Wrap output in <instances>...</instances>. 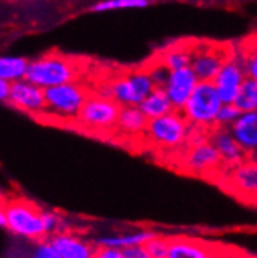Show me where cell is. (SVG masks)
I'll return each instance as SVG.
<instances>
[{"label":"cell","mask_w":257,"mask_h":258,"mask_svg":"<svg viewBox=\"0 0 257 258\" xmlns=\"http://www.w3.org/2000/svg\"><path fill=\"white\" fill-rule=\"evenodd\" d=\"M42 221H44V227H45V233L48 235H55L58 232H64L63 224L64 219L52 210H42Z\"/></svg>","instance_id":"obj_30"},{"label":"cell","mask_w":257,"mask_h":258,"mask_svg":"<svg viewBox=\"0 0 257 258\" xmlns=\"http://www.w3.org/2000/svg\"><path fill=\"white\" fill-rule=\"evenodd\" d=\"M192 134V126L181 110L153 118L148 121L143 139L162 151H179L187 146Z\"/></svg>","instance_id":"obj_5"},{"label":"cell","mask_w":257,"mask_h":258,"mask_svg":"<svg viewBox=\"0 0 257 258\" xmlns=\"http://www.w3.org/2000/svg\"><path fill=\"white\" fill-rule=\"evenodd\" d=\"M151 0H98L92 7L90 11L94 13H108L114 10H139L146 8Z\"/></svg>","instance_id":"obj_24"},{"label":"cell","mask_w":257,"mask_h":258,"mask_svg":"<svg viewBox=\"0 0 257 258\" xmlns=\"http://www.w3.org/2000/svg\"><path fill=\"white\" fill-rule=\"evenodd\" d=\"M158 59L167 67L170 72L173 70H179L184 67H190V61H192V44H176L172 45L169 48H165Z\"/></svg>","instance_id":"obj_22"},{"label":"cell","mask_w":257,"mask_h":258,"mask_svg":"<svg viewBox=\"0 0 257 258\" xmlns=\"http://www.w3.org/2000/svg\"><path fill=\"white\" fill-rule=\"evenodd\" d=\"M229 131L242 146L245 153H257V110L254 112H242Z\"/></svg>","instance_id":"obj_17"},{"label":"cell","mask_w":257,"mask_h":258,"mask_svg":"<svg viewBox=\"0 0 257 258\" xmlns=\"http://www.w3.org/2000/svg\"><path fill=\"white\" fill-rule=\"evenodd\" d=\"M148 121L150 120L145 117L139 106H123L120 109L116 133L128 139L143 137Z\"/></svg>","instance_id":"obj_19"},{"label":"cell","mask_w":257,"mask_h":258,"mask_svg":"<svg viewBox=\"0 0 257 258\" xmlns=\"http://www.w3.org/2000/svg\"><path fill=\"white\" fill-rule=\"evenodd\" d=\"M27 258H63V256L52 246L48 239H42V241H38L33 246Z\"/></svg>","instance_id":"obj_29"},{"label":"cell","mask_w":257,"mask_h":258,"mask_svg":"<svg viewBox=\"0 0 257 258\" xmlns=\"http://www.w3.org/2000/svg\"><path fill=\"white\" fill-rule=\"evenodd\" d=\"M209 140L215 146V150L218 151L220 157L223 160V165L228 170L237 167V165H240L245 160L246 153L238 145V142L229 131V127L215 126L209 134Z\"/></svg>","instance_id":"obj_16"},{"label":"cell","mask_w":257,"mask_h":258,"mask_svg":"<svg viewBox=\"0 0 257 258\" xmlns=\"http://www.w3.org/2000/svg\"><path fill=\"white\" fill-rule=\"evenodd\" d=\"M90 94L92 92H89V89L80 81L45 89L44 117L61 123L77 121L81 109Z\"/></svg>","instance_id":"obj_3"},{"label":"cell","mask_w":257,"mask_h":258,"mask_svg":"<svg viewBox=\"0 0 257 258\" xmlns=\"http://www.w3.org/2000/svg\"><path fill=\"white\" fill-rule=\"evenodd\" d=\"M240 110L234 103H223V106L220 107V112L217 115V126L220 127H231L235 120L240 117Z\"/></svg>","instance_id":"obj_26"},{"label":"cell","mask_w":257,"mask_h":258,"mask_svg":"<svg viewBox=\"0 0 257 258\" xmlns=\"http://www.w3.org/2000/svg\"><path fill=\"white\" fill-rule=\"evenodd\" d=\"M10 94H11V83L0 80V100L4 103H8Z\"/></svg>","instance_id":"obj_34"},{"label":"cell","mask_w":257,"mask_h":258,"mask_svg":"<svg viewBox=\"0 0 257 258\" xmlns=\"http://www.w3.org/2000/svg\"><path fill=\"white\" fill-rule=\"evenodd\" d=\"M220 246L187 235H173L169 236L167 258H215Z\"/></svg>","instance_id":"obj_13"},{"label":"cell","mask_w":257,"mask_h":258,"mask_svg":"<svg viewBox=\"0 0 257 258\" xmlns=\"http://www.w3.org/2000/svg\"><path fill=\"white\" fill-rule=\"evenodd\" d=\"M0 226H2L4 229H7V216L4 212H0Z\"/></svg>","instance_id":"obj_35"},{"label":"cell","mask_w":257,"mask_h":258,"mask_svg":"<svg viewBox=\"0 0 257 258\" xmlns=\"http://www.w3.org/2000/svg\"><path fill=\"white\" fill-rule=\"evenodd\" d=\"M7 216V229L13 235L30 239V241H42L47 236L42 209L24 198H10L2 204V210Z\"/></svg>","instance_id":"obj_4"},{"label":"cell","mask_w":257,"mask_h":258,"mask_svg":"<svg viewBox=\"0 0 257 258\" xmlns=\"http://www.w3.org/2000/svg\"><path fill=\"white\" fill-rule=\"evenodd\" d=\"M240 54L246 69L248 78L257 83V39H252L248 45H245Z\"/></svg>","instance_id":"obj_25"},{"label":"cell","mask_w":257,"mask_h":258,"mask_svg":"<svg viewBox=\"0 0 257 258\" xmlns=\"http://www.w3.org/2000/svg\"><path fill=\"white\" fill-rule=\"evenodd\" d=\"M222 106L223 101L218 95L214 81H199L181 112L190 126L209 131L217 126V115Z\"/></svg>","instance_id":"obj_7"},{"label":"cell","mask_w":257,"mask_h":258,"mask_svg":"<svg viewBox=\"0 0 257 258\" xmlns=\"http://www.w3.org/2000/svg\"><path fill=\"white\" fill-rule=\"evenodd\" d=\"M158 232L150 229H136L119 235H106V236H97L94 239V244L97 247H114V249H126L131 246L146 244L151 238H155Z\"/></svg>","instance_id":"obj_18"},{"label":"cell","mask_w":257,"mask_h":258,"mask_svg":"<svg viewBox=\"0 0 257 258\" xmlns=\"http://www.w3.org/2000/svg\"><path fill=\"white\" fill-rule=\"evenodd\" d=\"M199 80L195 75L192 67H184L179 70L170 72L169 81L165 83L164 90L167 97L170 98L175 110H182L189 98L192 97L195 87L198 86Z\"/></svg>","instance_id":"obj_14"},{"label":"cell","mask_w":257,"mask_h":258,"mask_svg":"<svg viewBox=\"0 0 257 258\" xmlns=\"http://www.w3.org/2000/svg\"><path fill=\"white\" fill-rule=\"evenodd\" d=\"M156 89L148 70L145 67L133 69L106 83L105 89H98L97 94L113 98L123 106H139Z\"/></svg>","instance_id":"obj_6"},{"label":"cell","mask_w":257,"mask_h":258,"mask_svg":"<svg viewBox=\"0 0 257 258\" xmlns=\"http://www.w3.org/2000/svg\"><path fill=\"white\" fill-rule=\"evenodd\" d=\"M215 258H252V256H248L245 252L238 250L235 247H231V246H220V250L217 253Z\"/></svg>","instance_id":"obj_32"},{"label":"cell","mask_w":257,"mask_h":258,"mask_svg":"<svg viewBox=\"0 0 257 258\" xmlns=\"http://www.w3.org/2000/svg\"><path fill=\"white\" fill-rule=\"evenodd\" d=\"M48 241L63 258H94L97 252L94 241H87L86 238L66 230L50 235Z\"/></svg>","instance_id":"obj_15"},{"label":"cell","mask_w":257,"mask_h":258,"mask_svg":"<svg viewBox=\"0 0 257 258\" xmlns=\"http://www.w3.org/2000/svg\"><path fill=\"white\" fill-rule=\"evenodd\" d=\"M231 53L232 50L217 44L193 42L190 67L199 81H214Z\"/></svg>","instance_id":"obj_9"},{"label":"cell","mask_w":257,"mask_h":258,"mask_svg":"<svg viewBox=\"0 0 257 258\" xmlns=\"http://www.w3.org/2000/svg\"><path fill=\"white\" fill-rule=\"evenodd\" d=\"M122 106L113 98L103 97L97 92L90 94L77 118L83 131L92 134H111L116 131Z\"/></svg>","instance_id":"obj_8"},{"label":"cell","mask_w":257,"mask_h":258,"mask_svg":"<svg viewBox=\"0 0 257 258\" xmlns=\"http://www.w3.org/2000/svg\"><path fill=\"white\" fill-rule=\"evenodd\" d=\"M139 107L148 120L167 115L175 110L170 98L167 97V94H165L164 87H156L151 94L139 104Z\"/></svg>","instance_id":"obj_20"},{"label":"cell","mask_w":257,"mask_h":258,"mask_svg":"<svg viewBox=\"0 0 257 258\" xmlns=\"http://www.w3.org/2000/svg\"><path fill=\"white\" fill-rule=\"evenodd\" d=\"M225 182H228L232 195L249 204H257V160H243L231 168Z\"/></svg>","instance_id":"obj_12"},{"label":"cell","mask_w":257,"mask_h":258,"mask_svg":"<svg viewBox=\"0 0 257 258\" xmlns=\"http://www.w3.org/2000/svg\"><path fill=\"white\" fill-rule=\"evenodd\" d=\"M234 104L238 107L240 112H254V110H257V83L251 78H246Z\"/></svg>","instance_id":"obj_23"},{"label":"cell","mask_w":257,"mask_h":258,"mask_svg":"<svg viewBox=\"0 0 257 258\" xmlns=\"http://www.w3.org/2000/svg\"><path fill=\"white\" fill-rule=\"evenodd\" d=\"M8 104L14 109L33 117H44L45 114V89L22 80L11 84Z\"/></svg>","instance_id":"obj_11"},{"label":"cell","mask_w":257,"mask_h":258,"mask_svg":"<svg viewBox=\"0 0 257 258\" xmlns=\"http://www.w3.org/2000/svg\"><path fill=\"white\" fill-rule=\"evenodd\" d=\"M145 69L148 70L150 77H151V80H153V83H155V86H156V87H164V86H165V83L169 81L170 70H169L167 67H165L159 59H156V61L150 62V64L146 66Z\"/></svg>","instance_id":"obj_28"},{"label":"cell","mask_w":257,"mask_h":258,"mask_svg":"<svg viewBox=\"0 0 257 258\" xmlns=\"http://www.w3.org/2000/svg\"><path fill=\"white\" fill-rule=\"evenodd\" d=\"M81 75L80 62L58 53H48L30 61L27 80L42 89L78 81Z\"/></svg>","instance_id":"obj_1"},{"label":"cell","mask_w":257,"mask_h":258,"mask_svg":"<svg viewBox=\"0 0 257 258\" xmlns=\"http://www.w3.org/2000/svg\"><path fill=\"white\" fill-rule=\"evenodd\" d=\"M125 258H153L146 249L145 244H139V246H131V247H126L122 250Z\"/></svg>","instance_id":"obj_31"},{"label":"cell","mask_w":257,"mask_h":258,"mask_svg":"<svg viewBox=\"0 0 257 258\" xmlns=\"http://www.w3.org/2000/svg\"><path fill=\"white\" fill-rule=\"evenodd\" d=\"M145 246L153 258H167V255H169V236L158 233Z\"/></svg>","instance_id":"obj_27"},{"label":"cell","mask_w":257,"mask_h":258,"mask_svg":"<svg viewBox=\"0 0 257 258\" xmlns=\"http://www.w3.org/2000/svg\"><path fill=\"white\" fill-rule=\"evenodd\" d=\"M94 258H125L120 249L114 247H97Z\"/></svg>","instance_id":"obj_33"},{"label":"cell","mask_w":257,"mask_h":258,"mask_svg":"<svg viewBox=\"0 0 257 258\" xmlns=\"http://www.w3.org/2000/svg\"><path fill=\"white\" fill-rule=\"evenodd\" d=\"M30 61L22 56H14V54H5L0 58V80L8 83H17L27 80Z\"/></svg>","instance_id":"obj_21"},{"label":"cell","mask_w":257,"mask_h":258,"mask_svg":"<svg viewBox=\"0 0 257 258\" xmlns=\"http://www.w3.org/2000/svg\"><path fill=\"white\" fill-rule=\"evenodd\" d=\"M248 78L246 69L242 59L240 51L232 50L229 58L225 61L223 67L220 69L218 75L214 80L217 92L223 103H234L242 84Z\"/></svg>","instance_id":"obj_10"},{"label":"cell","mask_w":257,"mask_h":258,"mask_svg":"<svg viewBox=\"0 0 257 258\" xmlns=\"http://www.w3.org/2000/svg\"><path fill=\"white\" fill-rule=\"evenodd\" d=\"M225 167L215 146L204 136L203 129L192 126V134L184 153L181 156V168L199 177H215Z\"/></svg>","instance_id":"obj_2"}]
</instances>
